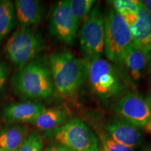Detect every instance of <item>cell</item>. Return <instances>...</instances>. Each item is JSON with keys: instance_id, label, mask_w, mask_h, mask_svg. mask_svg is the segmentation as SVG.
I'll use <instances>...</instances> for the list:
<instances>
[{"instance_id": "cell-1", "label": "cell", "mask_w": 151, "mask_h": 151, "mask_svg": "<svg viewBox=\"0 0 151 151\" xmlns=\"http://www.w3.org/2000/svg\"><path fill=\"white\" fill-rule=\"evenodd\" d=\"M12 83L18 95L28 99H48L55 91L50 68L40 59L33 60L20 68Z\"/></svg>"}, {"instance_id": "cell-2", "label": "cell", "mask_w": 151, "mask_h": 151, "mask_svg": "<svg viewBox=\"0 0 151 151\" xmlns=\"http://www.w3.org/2000/svg\"><path fill=\"white\" fill-rule=\"evenodd\" d=\"M54 86L62 95L76 93L88 75L86 62L69 51L53 52L49 58Z\"/></svg>"}, {"instance_id": "cell-3", "label": "cell", "mask_w": 151, "mask_h": 151, "mask_svg": "<svg viewBox=\"0 0 151 151\" xmlns=\"http://www.w3.org/2000/svg\"><path fill=\"white\" fill-rule=\"evenodd\" d=\"M132 43L129 26L114 9H109L105 16L104 32V52L108 60L124 65L125 53Z\"/></svg>"}, {"instance_id": "cell-4", "label": "cell", "mask_w": 151, "mask_h": 151, "mask_svg": "<svg viewBox=\"0 0 151 151\" xmlns=\"http://www.w3.org/2000/svg\"><path fill=\"white\" fill-rule=\"evenodd\" d=\"M86 63L90 86L100 99L109 100L122 96L126 86L110 62L98 58Z\"/></svg>"}, {"instance_id": "cell-5", "label": "cell", "mask_w": 151, "mask_h": 151, "mask_svg": "<svg viewBox=\"0 0 151 151\" xmlns=\"http://www.w3.org/2000/svg\"><path fill=\"white\" fill-rule=\"evenodd\" d=\"M46 48L43 37L30 27H21L15 32L5 46L9 59L20 68L32 61L39 52Z\"/></svg>"}, {"instance_id": "cell-6", "label": "cell", "mask_w": 151, "mask_h": 151, "mask_svg": "<svg viewBox=\"0 0 151 151\" xmlns=\"http://www.w3.org/2000/svg\"><path fill=\"white\" fill-rule=\"evenodd\" d=\"M58 144L76 151H100L98 138L87 124L74 118L63 125L48 132Z\"/></svg>"}, {"instance_id": "cell-7", "label": "cell", "mask_w": 151, "mask_h": 151, "mask_svg": "<svg viewBox=\"0 0 151 151\" xmlns=\"http://www.w3.org/2000/svg\"><path fill=\"white\" fill-rule=\"evenodd\" d=\"M105 16L99 5L94 6L81 32V48L84 61L101 58L104 52Z\"/></svg>"}, {"instance_id": "cell-8", "label": "cell", "mask_w": 151, "mask_h": 151, "mask_svg": "<svg viewBox=\"0 0 151 151\" xmlns=\"http://www.w3.org/2000/svg\"><path fill=\"white\" fill-rule=\"evenodd\" d=\"M114 109L122 120L139 129L145 128L151 120V96L128 92L118 100Z\"/></svg>"}, {"instance_id": "cell-9", "label": "cell", "mask_w": 151, "mask_h": 151, "mask_svg": "<svg viewBox=\"0 0 151 151\" xmlns=\"http://www.w3.org/2000/svg\"><path fill=\"white\" fill-rule=\"evenodd\" d=\"M78 27L71 16L69 0L58 1L50 19V33L58 41L67 45L74 43Z\"/></svg>"}, {"instance_id": "cell-10", "label": "cell", "mask_w": 151, "mask_h": 151, "mask_svg": "<svg viewBox=\"0 0 151 151\" xmlns=\"http://www.w3.org/2000/svg\"><path fill=\"white\" fill-rule=\"evenodd\" d=\"M138 15V21L129 27L132 41L134 44L144 54L147 60V72L151 73V16L140 2Z\"/></svg>"}, {"instance_id": "cell-11", "label": "cell", "mask_w": 151, "mask_h": 151, "mask_svg": "<svg viewBox=\"0 0 151 151\" xmlns=\"http://www.w3.org/2000/svg\"><path fill=\"white\" fill-rule=\"evenodd\" d=\"M106 132L113 141L133 149L140 146L144 139L139 128L122 119L109 122L106 126Z\"/></svg>"}, {"instance_id": "cell-12", "label": "cell", "mask_w": 151, "mask_h": 151, "mask_svg": "<svg viewBox=\"0 0 151 151\" xmlns=\"http://www.w3.org/2000/svg\"><path fill=\"white\" fill-rule=\"evenodd\" d=\"M44 109L41 104L32 101L11 104L4 108L2 118L9 123H31Z\"/></svg>"}, {"instance_id": "cell-13", "label": "cell", "mask_w": 151, "mask_h": 151, "mask_svg": "<svg viewBox=\"0 0 151 151\" xmlns=\"http://www.w3.org/2000/svg\"><path fill=\"white\" fill-rule=\"evenodd\" d=\"M14 6L16 18L21 27L37 26L42 20L43 8L39 1L16 0Z\"/></svg>"}, {"instance_id": "cell-14", "label": "cell", "mask_w": 151, "mask_h": 151, "mask_svg": "<svg viewBox=\"0 0 151 151\" xmlns=\"http://www.w3.org/2000/svg\"><path fill=\"white\" fill-rule=\"evenodd\" d=\"M67 120V113L64 109L45 108L31 123L38 129L48 132L63 125Z\"/></svg>"}, {"instance_id": "cell-15", "label": "cell", "mask_w": 151, "mask_h": 151, "mask_svg": "<svg viewBox=\"0 0 151 151\" xmlns=\"http://www.w3.org/2000/svg\"><path fill=\"white\" fill-rule=\"evenodd\" d=\"M28 136L27 128L15 125L0 132V148L7 151H18Z\"/></svg>"}, {"instance_id": "cell-16", "label": "cell", "mask_w": 151, "mask_h": 151, "mask_svg": "<svg viewBox=\"0 0 151 151\" xmlns=\"http://www.w3.org/2000/svg\"><path fill=\"white\" fill-rule=\"evenodd\" d=\"M124 65L129 69L134 80H139L147 71V60L144 54L134 43L125 53Z\"/></svg>"}, {"instance_id": "cell-17", "label": "cell", "mask_w": 151, "mask_h": 151, "mask_svg": "<svg viewBox=\"0 0 151 151\" xmlns=\"http://www.w3.org/2000/svg\"><path fill=\"white\" fill-rule=\"evenodd\" d=\"M16 18L14 3L10 0H0V42L14 29Z\"/></svg>"}, {"instance_id": "cell-18", "label": "cell", "mask_w": 151, "mask_h": 151, "mask_svg": "<svg viewBox=\"0 0 151 151\" xmlns=\"http://www.w3.org/2000/svg\"><path fill=\"white\" fill-rule=\"evenodd\" d=\"M114 9L131 27L139 20V0H113L110 1Z\"/></svg>"}, {"instance_id": "cell-19", "label": "cell", "mask_w": 151, "mask_h": 151, "mask_svg": "<svg viewBox=\"0 0 151 151\" xmlns=\"http://www.w3.org/2000/svg\"><path fill=\"white\" fill-rule=\"evenodd\" d=\"M95 3V0H69V9L77 27L88 18Z\"/></svg>"}, {"instance_id": "cell-20", "label": "cell", "mask_w": 151, "mask_h": 151, "mask_svg": "<svg viewBox=\"0 0 151 151\" xmlns=\"http://www.w3.org/2000/svg\"><path fill=\"white\" fill-rule=\"evenodd\" d=\"M43 148V139L37 132L28 134L18 151H41Z\"/></svg>"}, {"instance_id": "cell-21", "label": "cell", "mask_w": 151, "mask_h": 151, "mask_svg": "<svg viewBox=\"0 0 151 151\" xmlns=\"http://www.w3.org/2000/svg\"><path fill=\"white\" fill-rule=\"evenodd\" d=\"M103 150L104 151H134V149L129 148L113 141L108 136H102L101 137Z\"/></svg>"}, {"instance_id": "cell-22", "label": "cell", "mask_w": 151, "mask_h": 151, "mask_svg": "<svg viewBox=\"0 0 151 151\" xmlns=\"http://www.w3.org/2000/svg\"><path fill=\"white\" fill-rule=\"evenodd\" d=\"M8 69L2 64H0V92H2L5 88L8 79Z\"/></svg>"}, {"instance_id": "cell-23", "label": "cell", "mask_w": 151, "mask_h": 151, "mask_svg": "<svg viewBox=\"0 0 151 151\" xmlns=\"http://www.w3.org/2000/svg\"><path fill=\"white\" fill-rule=\"evenodd\" d=\"M44 151H76V150H72V149L63 146V145L55 144V145H51V146L47 147L46 150Z\"/></svg>"}, {"instance_id": "cell-24", "label": "cell", "mask_w": 151, "mask_h": 151, "mask_svg": "<svg viewBox=\"0 0 151 151\" xmlns=\"http://www.w3.org/2000/svg\"><path fill=\"white\" fill-rule=\"evenodd\" d=\"M139 2L151 16V0H139Z\"/></svg>"}, {"instance_id": "cell-25", "label": "cell", "mask_w": 151, "mask_h": 151, "mask_svg": "<svg viewBox=\"0 0 151 151\" xmlns=\"http://www.w3.org/2000/svg\"><path fill=\"white\" fill-rule=\"evenodd\" d=\"M145 129H146L147 132L151 134V120L149 121L148 123L147 124V125L146 126V127H145Z\"/></svg>"}, {"instance_id": "cell-26", "label": "cell", "mask_w": 151, "mask_h": 151, "mask_svg": "<svg viewBox=\"0 0 151 151\" xmlns=\"http://www.w3.org/2000/svg\"><path fill=\"white\" fill-rule=\"evenodd\" d=\"M142 151H151V145L150 146H149L148 147H147L146 148L143 149Z\"/></svg>"}, {"instance_id": "cell-27", "label": "cell", "mask_w": 151, "mask_h": 151, "mask_svg": "<svg viewBox=\"0 0 151 151\" xmlns=\"http://www.w3.org/2000/svg\"><path fill=\"white\" fill-rule=\"evenodd\" d=\"M0 151H7V150H3V149L0 148Z\"/></svg>"}, {"instance_id": "cell-28", "label": "cell", "mask_w": 151, "mask_h": 151, "mask_svg": "<svg viewBox=\"0 0 151 151\" xmlns=\"http://www.w3.org/2000/svg\"><path fill=\"white\" fill-rule=\"evenodd\" d=\"M100 151H104V150L103 149H101V150H100Z\"/></svg>"}]
</instances>
